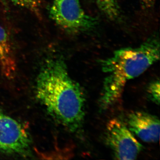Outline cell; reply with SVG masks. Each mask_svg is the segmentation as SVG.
<instances>
[{"instance_id":"obj_9","label":"cell","mask_w":160,"mask_h":160,"mask_svg":"<svg viewBox=\"0 0 160 160\" xmlns=\"http://www.w3.org/2000/svg\"><path fill=\"white\" fill-rule=\"evenodd\" d=\"M148 93L150 99L157 105L160 103V82L159 80L153 82L148 88Z\"/></svg>"},{"instance_id":"obj_8","label":"cell","mask_w":160,"mask_h":160,"mask_svg":"<svg viewBox=\"0 0 160 160\" xmlns=\"http://www.w3.org/2000/svg\"><path fill=\"white\" fill-rule=\"evenodd\" d=\"M100 10L109 19L115 21L120 16L119 8L115 0H97Z\"/></svg>"},{"instance_id":"obj_2","label":"cell","mask_w":160,"mask_h":160,"mask_svg":"<svg viewBox=\"0 0 160 160\" xmlns=\"http://www.w3.org/2000/svg\"><path fill=\"white\" fill-rule=\"evenodd\" d=\"M160 59V40L155 32L140 46L114 52L100 61L106 74L101 93V108L107 109L121 99L126 83L139 76Z\"/></svg>"},{"instance_id":"obj_1","label":"cell","mask_w":160,"mask_h":160,"mask_svg":"<svg viewBox=\"0 0 160 160\" xmlns=\"http://www.w3.org/2000/svg\"><path fill=\"white\" fill-rule=\"evenodd\" d=\"M36 93L52 116L68 130L75 132L82 127L85 94L69 75L62 58L51 59L43 66L37 80Z\"/></svg>"},{"instance_id":"obj_10","label":"cell","mask_w":160,"mask_h":160,"mask_svg":"<svg viewBox=\"0 0 160 160\" xmlns=\"http://www.w3.org/2000/svg\"><path fill=\"white\" fill-rule=\"evenodd\" d=\"M14 4L27 8L35 13H38L37 3L35 0H12Z\"/></svg>"},{"instance_id":"obj_11","label":"cell","mask_w":160,"mask_h":160,"mask_svg":"<svg viewBox=\"0 0 160 160\" xmlns=\"http://www.w3.org/2000/svg\"><path fill=\"white\" fill-rule=\"evenodd\" d=\"M157 0H140V2L144 9H149L154 6Z\"/></svg>"},{"instance_id":"obj_5","label":"cell","mask_w":160,"mask_h":160,"mask_svg":"<svg viewBox=\"0 0 160 160\" xmlns=\"http://www.w3.org/2000/svg\"><path fill=\"white\" fill-rule=\"evenodd\" d=\"M30 144L23 126L0 110V149L7 153L24 154L29 149Z\"/></svg>"},{"instance_id":"obj_7","label":"cell","mask_w":160,"mask_h":160,"mask_svg":"<svg viewBox=\"0 0 160 160\" xmlns=\"http://www.w3.org/2000/svg\"><path fill=\"white\" fill-rule=\"evenodd\" d=\"M0 65L3 73L9 78L14 76L16 63L12 51L9 37L5 30L0 26Z\"/></svg>"},{"instance_id":"obj_4","label":"cell","mask_w":160,"mask_h":160,"mask_svg":"<svg viewBox=\"0 0 160 160\" xmlns=\"http://www.w3.org/2000/svg\"><path fill=\"white\" fill-rule=\"evenodd\" d=\"M106 142L116 158L135 160L142 151L143 146L137 140L128 127L117 118L107 123Z\"/></svg>"},{"instance_id":"obj_6","label":"cell","mask_w":160,"mask_h":160,"mask_svg":"<svg viewBox=\"0 0 160 160\" xmlns=\"http://www.w3.org/2000/svg\"><path fill=\"white\" fill-rule=\"evenodd\" d=\"M128 127L132 132L147 143L159 140L160 121L153 115L143 111L131 112L127 118Z\"/></svg>"},{"instance_id":"obj_3","label":"cell","mask_w":160,"mask_h":160,"mask_svg":"<svg viewBox=\"0 0 160 160\" xmlns=\"http://www.w3.org/2000/svg\"><path fill=\"white\" fill-rule=\"evenodd\" d=\"M50 16L58 26L70 33L90 31L98 24L97 19L85 12L80 0H53Z\"/></svg>"}]
</instances>
